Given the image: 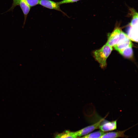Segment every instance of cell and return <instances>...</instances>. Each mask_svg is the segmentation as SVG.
<instances>
[{
    "label": "cell",
    "instance_id": "cell-1",
    "mask_svg": "<svg viewBox=\"0 0 138 138\" xmlns=\"http://www.w3.org/2000/svg\"><path fill=\"white\" fill-rule=\"evenodd\" d=\"M112 50V47L106 44L100 49L97 50L94 52L95 57L102 68L106 67V60Z\"/></svg>",
    "mask_w": 138,
    "mask_h": 138
},
{
    "label": "cell",
    "instance_id": "cell-2",
    "mask_svg": "<svg viewBox=\"0 0 138 138\" xmlns=\"http://www.w3.org/2000/svg\"><path fill=\"white\" fill-rule=\"evenodd\" d=\"M122 31L118 27L115 28L113 31L108 35L106 44L112 47L116 45L119 41Z\"/></svg>",
    "mask_w": 138,
    "mask_h": 138
},
{
    "label": "cell",
    "instance_id": "cell-3",
    "mask_svg": "<svg viewBox=\"0 0 138 138\" xmlns=\"http://www.w3.org/2000/svg\"><path fill=\"white\" fill-rule=\"evenodd\" d=\"M13 3L12 6V8H14L18 5L19 6L24 16V20L23 27L26 21L27 17L31 8V7L24 0H13Z\"/></svg>",
    "mask_w": 138,
    "mask_h": 138
},
{
    "label": "cell",
    "instance_id": "cell-4",
    "mask_svg": "<svg viewBox=\"0 0 138 138\" xmlns=\"http://www.w3.org/2000/svg\"><path fill=\"white\" fill-rule=\"evenodd\" d=\"M132 43L127 35L124 36L120 39L117 44L113 47L119 53L126 48L132 46Z\"/></svg>",
    "mask_w": 138,
    "mask_h": 138
},
{
    "label": "cell",
    "instance_id": "cell-5",
    "mask_svg": "<svg viewBox=\"0 0 138 138\" xmlns=\"http://www.w3.org/2000/svg\"><path fill=\"white\" fill-rule=\"evenodd\" d=\"M117 128V120L109 121L105 119L100 124L99 128L103 132L113 131Z\"/></svg>",
    "mask_w": 138,
    "mask_h": 138
},
{
    "label": "cell",
    "instance_id": "cell-6",
    "mask_svg": "<svg viewBox=\"0 0 138 138\" xmlns=\"http://www.w3.org/2000/svg\"><path fill=\"white\" fill-rule=\"evenodd\" d=\"M39 4L47 8L55 9L61 12L66 15L61 9L60 5L58 2H55L50 0H40Z\"/></svg>",
    "mask_w": 138,
    "mask_h": 138
},
{
    "label": "cell",
    "instance_id": "cell-7",
    "mask_svg": "<svg viewBox=\"0 0 138 138\" xmlns=\"http://www.w3.org/2000/svg\"><path fill=\"white\" fill-rule=\"evenodd\" d=\"M128 129L122 131L110 132L103 133L100 138H117L119 137H125L128 136L124 134V133Z\"/></svg>",
    "mask_w": 138,
    "mask_h": 138
},
{
    "label": "cell",
    "instance_id": "cell-8",
    "mask_svg": "<svg viewBox=\"0 0 138 138\" xmlns=\"http://www.w3.org/2000/svg\"><path fill=\"white\" fill-rule=\"evenodd\" d=\"M129 10L130 12L129 14L132 17V19L129 25L130 26L133 27L137 22L138 13L134 9L132 8H130Z\"/></svg>",
    "mask_w": 138,
    "mask_h": 138
},
{
    "label": "cell",
    "instance_id": "cell-9",
    "mask_svg": "<svg viewBox=\"0 0 138 138\" xmlns=\"http://www.w3.org/2000/svg\"><path fill=\"white\" fill-rule=\"evenodd\" d=\"M75 132L66 131L57 135L55 138H77Z\"/></svg>",
    "mask_w": 138,
    "mask_h": 138
},
{
    "label": "cell",
    "instance_id": "cell-10",
    "mask_svg": "<svg viewBox=\"0 0 138 138\" xmlns=\"http://www.w3.org/2000/svg\"><path fill=\"white\" fill-rule=\"evenodd\" d=\"M104 133L101 131H99L88 134L79 138H100Z\"/></svg>",
    "mask_w": 138,
    "mask_h": 138
},
{
    "label": "cell",
    "instance_id": "cell-11",
    "mask_svg": "<svg viewBox=\"0 0 138 138\" xmlns=\"http://www.w3.org/2000/svg\"><path fill=\"white\" fill-rule=\"evenodd\" d=\"M132 47H129L126 48L120 53L125 57L130 58L132 57L133 54Z\"/></svg>",
    "mask_w": 138,
    "mask_h": 138
},
{
    "label": "cell",
    "instance_id": "cell-12",
    "mask_svg": "<svg viewBox=\"0 0 138 138\" xmlns=\"http://www.w3.org/2000/svg\"><path fill=\"white\" fill-rule=\"evenodd\" d=\"M31 7L34 6L39 4L40 0H24Z\"/></svg>",
    "mask_w": 138,
    "mask_h": 138
},
{
    "label": "cell",
    "instance_id": "cell-13",
    "mask_svg": "<svg viewBox=\"0 0 138 138\" xmlns=\"http://www.w3.org/2000/svg\"><path fill=\"white\" fill-rule=\"evenodd\" d=\"M80 0H63L60 2H58L60 5L64 4L73 3L79 1Z\"/></svg>",
    "mask_w": 138,
    "mask_h": 138
}]
</instances>
